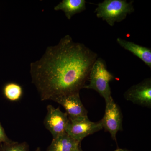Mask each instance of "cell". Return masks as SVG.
Returning <instances> with one entry per match:
<instances>
[{"mask_svg": "<svg viewBox=\"0 0 151 151\" xmlns=\"http://www.w3.org/2000/svg\"><path fill=\"white\" fill-rule=\"evenodd\" d=\"M86 4L85 0H63L55 7L54 9L62 11L67 18L70 20L76 14L86 9Z\"/></svg>", "mask_w": 151, "mask_h": 151, "instance_id": "11", "label": "cell"}, {"mask_svg": "<svg viewBox=\"0 0 151 151\" xmlns=\"http://www.w3.org/2000/svg\"><path fill=\"white\" fill-rule=\"evenodd\" d=\"M80 143L65 133L53 138L46 151H74L78 148Z\"/></svg>", "mask_w": 151, "mask_h": 151, "instance_id": "10", "label": "cell"}, {"mask_svg": "<svg viewBox=\"0 0 151 151\" xmlns=\"http://www.w3.org/2000/svg\"><path fill=\"white\" fill-rule=\"evenodd\" d=\"M114 78V76L107 69L105 60L98 58L90 70L89 84L85 85L84 89L96 91L104 98L105 103H108L113 99L109 83Z\"/></svg>", "mask_w": 151, "mask_h": 151, "instance_id": "3", "label": "cell"}, {"mask_svg": "<svg viewBox=\"0 0 151 151\" xmlns=\"http://www.w3.org/2000/svg\"><path fill=\"white\" fill-rule=\"evenodd\" d=\"M53 101L63 107L69 119L88 116L87 111L80 99L79 92L56 97Z\"/></svg>", "mask_w": 151, "mask_h": 151, "instance_id": "8", "label": "cell"}, {"mask_svg": "<svg viewBox=\"0 0 151 151\" xmlns=\"http://www.w3.org/2000/svg\"><path fill=\"white\" fill-rule=\"evenodd\" d=\"M113 151H132L126 149H118Z\"/></svg>", "mask_w": 151, "mask_h": 151, "instance_id": "15", "label": "cell"}, {"mask_svg": "<svg viewBox=\"0 0 151 151\" xmlns=\"http://www.w3.org/2000/svg\"><path fill=\"white\" fill-rule=\"evenodd\" d=\"M134 1L126 0H104L99 3L94 12L96 16L113 27L116 22H120L126 19L127 15L135 11Z\"/></svg>", "mask_w": 151, "mask_h": 151, "instance_id": "2", "label": "cell"}, {"mask_svg": "<svg viewBox=\"0 0 151 151\" xmlns=\"http://www.w3.org/2000/svg\"><path fill=\"white\" fill-rule=\"evenodd\" d=\"M100 121L103 129L109 132L113 140L116 142L117 133L123 130V115L119 105L113 99L105 103V114Z\"/></svg>", "mask_w": 151, "mask_h": 151, "instance_id": "5", "label": "cell"}, {"mask_svg": "<svg viewBox=\"0 0 151 151\" xmlns=\"http://www.w3.org/2000/svg\"><path fill=\"white\" fill-rule=\"evenodd\" d=\"M125 100L142 107L151 108V78L144 79L130 87L124 94Z\"/></svg>", "mask_w": 151, "mask_h": 151, "instance_id": "7", "label": "cell"}, {"mask_svg": "<svg viewBox=\"0 0 151 151\" xmlns=\"http://www.w3.org/2000/svg\"><path fill=\"white\" fill-rule=\"evenodd\" d=\"M47 111L44 124L52 135L53 139L65 133L69 122L67 113L63 112L59 108H55L50 105L47 106Z\"/></svg>", "mask_w": 151, "mask_h": 151, "instance_id": "6", "label": "cell"}, {"mask_svg": "<svg viewBox=\"0 0 151 151\" xmlns=\"http://www.w3.org/2000/svg\"><path fill=\"white\" fill-rule=\"evenodd\" d=\"M0 151H29V146L26 142L19 143L12 140L1 143Z\"/></svg>", "mask_w": 151, "mask_h": 151, "instance_id": "13", "label": "cell"}, {"mask_svg": "<svg viewBox=\"0 0 151 151\" xmlns=\"http://www.w3.org/2000/svg\"><path fill=\"white\" fill-rule=\"evenodd\" d=\"M35 151H41V150L40 148L37 147V148L36 149V150Z\"/></svg>", "mask_w": 151, "mask_h": 151, "instance_id": "16", "label": "cell"}, {"mask_svg": "<svg viewBox=\"0 0 151 151\" xmlns=\"http://www.w3.org/2000/svg\"><path fill=\"white\" fill-rule=\"evenodd\" d=\"M98 55L66 35L47 47L41 58L31 63L32 82L41 101L79 92L84 89Z\"/></svg>", "mask_w": 151, "mask_h": 151, "instance_id": "1", "label": "cell"}, {"mask_svg": "<svg viewBox=\"0 0 151 151\" xmlns=\"http://www.w3.org/2000/svg\"><path fill=\"white\" fill-rule=\"evenodd\" d=\"M79 147H78V149H76V150H74V151H79Z\"/></svg>", "mask_w": 151, "mask_h": 151, "instance_id": "18", "label": "cell"}, {"mask_svg": "<svg viewBox=\"0 0 151 151\" xmlns=\"http://www.w3.org/2000/svg\"><path fill=\"white\" fill-rule=\"evenodd\" d=\"M11 141L6 134L4 129L0 123V143L9 142Z\"/></svg>", "mask_w": 151, "mask_h": 151, "instance_id": "14", "label": "cell"}, {"mask_svg": "<svg viewBox=\"0 0 151 151\" xmlns=\"http://www.w3.org/2000/svg\"><path fill=\"white\" fill-rule=\"evenodd\" d=\"M103 129L101 121L92 122L89 120L88 116H86L75 119H69L65 133L74 139L81 143L84 138Z\"/></svg>", "mask_w": 151, "mask_h": 151, "instance_id": "4", "label": "cell"}, {"mask_svg": "<svg viewBox=\"0 0 151 151\" xmlns=\"http://www.w3.org/2000/svg\"><path fill=\"white\" fill-rule=\"evenodd\" d=\"M79 151H83V150H82V149H81V147H80V146H79Z\"/></svg>", "mask_w": 151, "mask_h": 151, "instance_id": "17", "label": "cell"}, {"mask_svg": "<svg viewBox=\"0 0 151 151\" xmlns=\"http://www.w3.org/2000/svg\"><path fill=\"white\" fill-rule=\"evenodd\" d=\"M3 93L7 100L16 102L22 98L23 92L22 86L19 84L15 82H9L4 86Z\"/></svg>", "mask_w": 151, "mask_h": 151, "instance_id": "12", "label": "cell"}, {"mask_svg": "<svg viewBox=\"0 0 151 151\" xmlns=\"http://www.w3.org/2000/svg\"><path fill=\"white\" fill-rule=\"evenodd\" d=\"M117 43L126 50L137 57L150 68H151V49L134 43L132 42L119 37L116 40Z\"/></svg>", "mask_w": 151, "mask_h": 151, "instance_id": "9", "label": "cell"}]
</instances>
